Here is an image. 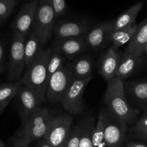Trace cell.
Instances as JSON below:
<instances>
[{
    "label": "cell",
    "mask_w": 147,
    "mask_h": 147,
    "mask_svg": "<svg viewBox=\"0 0 147 147\" xmlns=\"http://www.w3.org/2000/svg\"><path fill=\"white\" fill-rule=\"evenodd\" d=\"M40 0H31L21 7L12 24L14 32L28 36L33 28L35 15Z\"/></svg>",
    "instance_id": "obj_11"
},
{
    "label": "cell",
    "mask_w": 147,
    "mask_h": 147,
    "mask_svg": "<svg viewBox=\"0 0 147 147\" xmlns=\"http://www.w3.org/2000/svg\"><path fill=\"white\" fill-rule=\"evenodd\" d=\"M5 20H3V19H2V18H0V24L2 23V22H3V21Z\"/></svg>",
    "instance_id": "obj_38"
},
{
    "label": "cell",
    "mask_w": 147,
    "mask_h": 147,
    "mask_svg": "<svg viewBox=\"0 0 147 147\" xmlns=\"http://www.w3.org/2000/svg\"><path fill=\"white\" fill-rule=\"evenodd\" d=\"M113 21L102 22L90 29L84 35V39L90 48L94 50L102 49L108 43V35L111 31Z\"/></svg>",
    "instance_id": "obj_14"
},
{
    "label": "cell",
    "mask_w": 147,
    "mask_h": 147,
    "mask_svg": "<svg viewBox=\"0 0 147 147\" xmlns=\"http://www.w3.org/2000/svg\"><path fill=\"white\" fill-rule=\"evenodd\" d=\"M141 53H142L143 56H147V43H146V45L143 48Z\"/></svg>",
    "instance_id": "obj_35"
},
{
    "label": "cell",
    "mask_w": 147,
    "mask_h": 147,
    "mask_svg": "<svg viewBox=\"0 0 147 147\" xmlns=\"http://www.w3.org/2000/svg\"><path fill=\"white\" fill-rule=\"evenodd\" d=\"M92 77L74 78L63 94L61 104L69 115H79L84 108L83 94Z\"/></svg>",
    "instance_id": "obj_5"
},
{
    "label": "cell",
    "mask_w": 147,
    "mask_h": 147,
    "mask_svg": "<svg viewBox=\"0 0 147 147\" xmlns=\"http://www.w3.org/2000/svg\"><path fill=\"white\" fill-rule=\"evenodd\" d=\"M27 36L14 32L8 63V79L11 82L20 81L25 69V43Z\"/></svg>",
    "instance_id": "obj_6"
},
{
    "label": "cell",
    "mask_w": 147,
    "mask_h": 147,
    "mask_svg": "<svg viewBox=\"0 0 147 147\" xmlns=\"http://www.w3.org/2000/svg\"><path fill=\"white\" fill-rule=\"evenodd\" d=\"M121 58V56L119 52L114 50L111 46L109 47L104 54L102 55L98 74L107 82L116 77Z\"/></svg>",
    "instance_id": "obj_13"
},
{
    "label": "cell",
    "mask_w": 147,
    "mask_h": 147,
    "mask_svg": "<svg viewBox=\"0 0 147 147\" xmlns=\"http://www.w3.org/2000/svg\"><path fill=\"white\" fill-rule=\"evenodd\" d=\"M95 125L94 118L92 115L84 117L80 123L81 128L80 147H93L92 131Z\"/></svg>",
    "instance_id": "obj_24"
},
{
    "label": "cell",
    "mask_w": 147,
    "mask_h": 147,
    "mask_svg": "<svg viewBox=\"0 0 147 147\" xmlns=\"http://www.w3.org/2000/svg\"><path fill=\"white\" fill-rule=\"evenodd\" d=\"M22 84L20 81L0 85V113L18 94Z\"/></svg>",
    "instance_id": "obj_23"
},
{
    "label": "cell",
    "mask_w": 147,
    "mask_h": 147,
    "mask_svg": "<svg viewBox=\"0 0 147 147\" xmlns=\"http://www.w3.org/2000/svg\"><path fill=\"white\" fill-rule=\"evenodd\" d=\"M74 78L69 62H66L51 77L46 88V98L53 104L61 102L63 94Z\"/></svg>",
    "instance_id": "obj_7"
},
{
    "label": "cell",
    "mask_w": 147,
    "mask_h": 147,
    "mask_svg": "<svg viewBox=\"0 0 147 147\" xmlns=\"http://www.w3.org/2000/svg\"><path fill=\"white\" fill-rule=\"evenodd\" d=\"M90 30V27L87 22L61 21L55 25L53 34L56 39L75 38L84 35Z\"/></svg>",
    "instance_id": "obj_15"
},
{
    "label": "cell",
    "mask_w": 147,
    "mask_h": 147,
    "mask_svg": "<svg viewBox=\"0 0 147 147\" xmlns=\"http://www.w3.org/2000/svg\"><path fill=\"white\" fill-rule=\"evenodd\" d=\"M43 45L36 32L31 30L25 43V69L36 59L43 49Z\"/></svg>",
    "instance_id": "obj_18"
},
{
    "label": "cell",
    "mask_w": 147,
    "mask_h": 147,
    "mask_svg": "<svg viewBox=\"0 0 147 147\" xmlns=\"http://www.w3.org/2000/svg\"><path fill=\"white\" fill-rule=\"evenodd\" d=\"M67 60L68 59L62 53L52 48V52L48 63L47 86L52 75L59 69H60L67 62Z\"/></svg>",
    "instance_id": "obj_25"
},
{
    "label": "cell",
    "mask_w": 147,
    "mask_h": 147,
    "mask_svg": "<svg viewBox=\"0 0 147 147\" xmlns=\"http://www.w3.org/2000/svg\"><path fill=\"white\" fill-rule=\"evenodd\" d=\"M143 57L144 56L142 55L124 51L121 56L116 77L124 81V80L132 75L142 63Z\"/></svg>",
    "instance_id": "obj_16"
},
{
    "label": "cell",
    "mask_w": 147,
    "mask_h": 147,
    "mask_svg": "<svg viewBox=\"0 0 147 147\" xmlns=\"http://www.w3.org/2000/svg\"><path fill=\"white\" fill-rule=\"evenodd\" d=\"M24 1H29V0H24Z\"/></svg>",
    "instance_id": "obj_40"
},
{
    "label": "cell",
    "mask_w": 147,
    "mask_h": 147,
    "mask_svg": "<svg viewBox=\"0 0 147 147\" xmlns=\"http://www.w3.org/2000/svg\"><path fill=\"white\" fill-rule=\"evenodd\" d=\"M81 128L80 125L71 127L63 147H80Z\"/></svg>",
    "instance_id": "obj_27"
},
{
    "label": "cell",
    "mask_w": 147,
    "mask_h": 147,
    "mask_svg": "<svg viewBox=\"0 0 147 147\" xmlns=\"http://www.w3.org/2000/svg\"><path fill=\"white\" fill-rule=\"evenodd\" d=\"M125 147H147V144L138 142H128Z\"/></svg>",
    "instance_id": "obj_33"
},
{
    "label": "cell",
    "mask_w": 147,
    "mask_h": 147,
    "mask_svg": "<svg viewBox=\"0 0 147 147\" xmlns=\"http://www.w3.org/2000/svg\"><path fill=\"white\" fill-rule=\"evenodd\" d=\"M137 24L134 22L130 26L118 30H111L109 32L108 41L111 43V47L118 51L120 47L128 43L132 39L137 29Z\"/></svg>",
    "instance_id": "obj_19"
},
{
    "label": "cell",
    "mask_w": 147,
    "mask_h": 147,
    "mask_svg": "<svg viewBox=\"0 0 147 147\" xmlns=\"http://www.w3.org/2000/svg\"><path fill=\"white\" fill-rule=\"evenodd\" d=\"M56 18L52 0H40L32 30L35 31L38 35L43 46L53 35L56 25Z\"/></svg>",
    "instance_id": "obj_4"
},
{
    "label": "cell",
    "mask_w": 147,
    "mask_h": 147,
    "mask_svg": "<svg viewBox=\"0 0 147 147\" xmlns=\"http://www.w3.org/2000/svg\"><path fill=\"white\" fill-rule=\"evenodd\" d=\"M15 97L21 121L26 119L36 109L42 106L46 99L44 92L25 85H22Z\"/></svg>",
    "instance_id": "obj_8"
},
{
    "label": "cell",
    "mask_w": 147,
    "mask_h": 147,
    "mask_svg": "<svg viewBox=\"0 0 147 147\" xmlns=\"http://www.w3.org/2000/svg\"><path fill=\"white\" fill-rule=\"evenodd\" d=\"M72 124L73 118L69 114L53 116L43 138L51 147H63Z\"/></svg>",
    "instance_id": "obj_9"
},
{
    "label": "cell",
    "mask_w": 147,
    "mask_h": 147,
    "mask_svg": "<svg viewBox=\"0 0 147 147\" xmlns=\"http://www.w3.org/2000/svg\"><path fill=\"white\" fill-rule=\"evenodd\" d=\"M51 112L40 106L26 119L21 121V125L14 138V147H28L35 141L43 138L53 118Z\"/></svg>",
    "instance_id": "obj_2"
},
{
    "label": "cell",
    "mask_w": 147,
    "mask_h": 147,
    "mask_svg": "<svg viewBox=\"0 0 147 147\" xmlns=\"http://www.w3.org/2000/svg\"><path fill=\"white\" fill-rule=\"evenodd\" d=\"M38 147H51V146L49 145V143L43 138H41V139L39 140Z\"/></svg>",
    "instance_id": "obj_34"
},
{
    "label": "cell",
    "mask_w": 147,
    "mask_h": 147,
    "mask_svg": "<svg viewBox=\"0 0 147 147\" xmlns=\"http://www.w3.org/2000/svg\"><path fill=\"white\" fill-rule=\"evenodd\" d=\"M144 6V2H139L120 15L115 20L113 21L111 30H118L130 26L134 22L138 13Z\"/></svg>",
    "instance_id": "obj_22"
},
{
    "label": "cell",
    "mask_w": 147,
    "mask_h": 147,
    "mask_svg": "<svg viewBox=\"0 0 147 147\" xmlns=\"http://www.w3.org/2000/svg\"><path fill=\"white\" fill-rule=\"evenodd\" d=\"M117 147H123V146H117Z\"/></svg>",
    "instance_id": "obj_39"
},
{
    "label": "cell",
    "mask_w": 147,
    "mask_h": 147,
    "mask_svg": "<svg viewBox=\"0 0 147 147\" xmlns=\"http://www.w3.org/2000/svg\"><path fill=\"white\" fill-rule=\"evenodd\" d=\"M69 67L75 78H86L92 77L93 61L89 56H79L69 62Z\"/></svg>",
    "instance_id": "obj_21"
},
{
    "label": "cell",
    "mask_w": 147,
    "mask_h": 147,
    "mask_svg": "<svg viewBox=\"0 0 147 147\" xmlns=\"http://www.w3.org/2000/svg\"><path fill=\"white\" fill-rule=\"evenodd\" d=\"M147 43V18L137 25V29L129 43L125 52L142 55V49ZM143 56V55H142Z\"/></svg>",
    "instance_id": "obj_20"
},
{
    "label": "cell",
    "mask_w": 147,
    "mask_h": 147,
    "mask_svg": "<svg viewBox=\"0 0 147 147\" xmlns=\"http://www.w3.org/2000/svg\"><path fill=\"white\" fill-rule=\"evenodd\" d=\"M17 5V0H0V18H7Z\"/></svg>",
    "instance_id": "obj_28"
},
{
    "label": "cell",
    "mask_w": 147,
    "mask_h": 147,
    "mask_svg": "<svg viewBox=\"0 0 147 147\" xmlns=\"http://www.w3.org/2000/svg\"><path fill=\"white\" fill-rule=\"evenodd\" d=\"M5 66V50L3 43L0 40V74L3 73Z\"/></svg>",
    "instance_id": "obj_31"
},
{
    "label": "cell",
    "mask_w": 147,
    "mask_h": 147,
    "mask_svg": "<svg viewBox=\"0 0 147 147\" xmlns=\"http://www.w3.org/2000/svg\"><path fill=\"white\" fill-rule=\"evenodd\" d=\"M53 9L56 17H61L68 12V6L65 0H52Z\"/></svg>",
    "instance_id": "obj_29"
},
{
    "label": "cell",
    "mask_w": 147,
    "mask_h": 147,
    "mask_svg": "<svg viewBox=\"0 0 147 147\" xmlns=\"http://www.w3.org/2000/svg\"><path fill=\"white\" fill-rule=\"evenodd\" d=\"M125 94H128L141 107L147 105V80L123 81Z\"/></svg>",
    "instance_id": "obj_17"
},
{
    "label": "cell",
    "mask_w": 147,
    "mask_h": 147,
    "mask_svg": "<svg viewBox=\"0 0 147 147\" xmlns=\"http://www.w3.org/2000/svg\"><path fill=\"white\" fill-rule=\"evenodd\" d=\"M88 45L84 35L75 38L56 39L53 49L63 55L68 60H73L87 50Z\"/></svg>",
    "instance_id": "obj_12"
},
{
    "label": "cell",
    "mask_w": 147,
    "mask_h": 147,
    "mask_svg": "<svg viewBox=\"0 0 147 147\" xmlns=\"http://www.w3.org/2000/svg\"><path fill=\"white\" fill-rule=\"evenodd\" d=\"M104 120L105 141L106 147L123 146L128 125L111 115L105 107L100 110Z\"/></svg>",
    "instance_id": "obj_10"
},
{
    "label": "cell",
    "mask_w": 147,
    "mask_h": 147,
    "mask_svg": "<svg viewBox=\"0 0 147 147\" xmlns=\"http://www.w3.org/2000/svg\"><path fill=\"white\" fill-rule=\"evenodd\" d=\"M135 128H147V115L140 118L134 126Z\"/></svg>",
    "instance_id": "obj_32"
},
{
    "label": "cell",
    "mask_w": 147,
    "mask_h": 147,
    "mask_svg": "<svg viewBox=\"0 0 147 147\" xmlns=\"http://www.w3.org/2000/svg\"><path fill=\"white\" fill-rule=\"evenodd\" d=\"M131 134L135 138L147 141V128H135L133 127L131 130Z\"/></svg>",
    "instance_id": "obj_30"
},
{
    "label": "cell",
    "mask_w": 147,
    "mask_h": 147,
    "mask_svg": "<svg viewBox=\"0 0 147 147\" xmlns=\"http://www.w3.org/2000/svg\"><path fill=\"white\" fill-rule=\"evenodd\" d=\"M144 113L145 115H147V105L144 107Z\"/></svg>",
    "instance_id": "obj_36"
},
{
    "label": "cell",
    "mask_w": 147,
    "mask_h": 147,
    "mask_svg": "<svg viewBox=\"0 0 147 147\" xmlns=\"http://www.w3.org/2000/svg\"><path fill=\"white\" fill-rule=\"evenodd\" d=\"M0 147H6V146H5V144H4V143L2 142L1 140H0Z\"/></svg>",
    "instance_id": "obj_37"
},
{
    "label": "cell",
    "mask_w": 147,
    "mask_h": 147,
    "mask_svg": "<svg viewBox=\"0 0 147 147\" xmlns=\"http://www.w3.org/2000/svg\"><path fill=\"white\" fill-rule=\"evenodd\" d=\"M51 52L52 49H43L36 59L25 69L21 78L22 85L36 89L46 94L48 63Z\"/></svg>",
    "instance_id": "obj_3"
},
{
    "label": "cell",
    "mask_w": 147,
    "mask_h": 147,
    "mask_svg": "<svg viewBox=\"0 0 147 147\" xmlns=\"http://www.w3.org/2000/svg\"><path fill=\"white\" fill-rule=\"evenodd\" d=\"M103 100L107 111L127 125L131 124L136 119V110L128 101L122 79L115 77L107 82Z\"/></svg>",
    "instance_id": "obj_1"
},
{
    "label": "cell",
    "mask_w": 147,
    "mask_h": 147,
    "mask_svg": "<svg viewBox=\"0 0 147 147\" xmlns=\"http://www.w3.org/2000/svg\"><path fill=\"white\" fill-rule=\"evenodd\" d=\"M92 145L93 147H106L105 141L104 120L100 111L97 115V123L94 125L92 131Z\"/></svg>",
    "instance_id": "obj_26"
}]
</instances>
